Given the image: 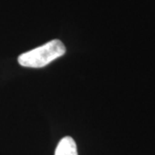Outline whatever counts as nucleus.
Returning a JSON list of instances; mask_svg holds the SVG:
<instances>
[{
	"mask_svg": "<svg viewBox=\"0 0 155 155\" xmlns=\"http://www.w3.org/2000/svg\"><path fill=\"white\" fill-rule=\"evenodd\" d=\"M66 53V47L60 40H53L38 48L23 53L18 57V63L25 67L41 68L46 67Z\"/></svg>",
	"mask_w": 155,
	"mask_h": 155,
	"instance_id": "obj_1",
	"label": "nucleus"
},
{
	"mask_svg": "<svg viewBox=\"0 0 155 155\" xmlns=\"http://www.w3.org/2000/svg\"><path fill=\"white\" fill-rule=\"evenodd\" d=\"M54 155H78L77 146L74 140L70 136L61 139L56 147Z\"/></svg>",
	"mask_w": 155,
	"mask_h": 155,
	"instance_id": "obj_2",
	"label": "nucleus"
}]
</instances>
